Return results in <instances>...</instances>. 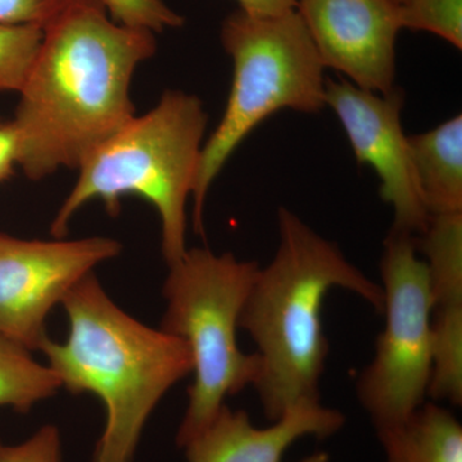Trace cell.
Instances as JSON below:
<instances>
[{"label": "cell", "instance_id": "1", "mask_svg": "<svg viewBox=\"0 0 462 462\" xmlns=\"http://www.w3.org/2000/svg\"><path fill=\"white\" fill-rule=\"evenodd\" d=\"M154 32L116 23L100 0H71L42 29L14 124L32 180L76 169L135 116L130 88L156 54Z\"/></svg>", "mask_w": 462, "mask_h": 462}, {"label": "cell", "instance_id": "2", "mask_svg": "<svg viewBox=\"0 0 462 462\" xmlns=\"http://www.w3.org/2000/svg\"><path fill=\"white\" fill-rule=\"evenodd\" d=\"M278 226L275 256L258 270L239 318V329L257 345L260 372L254 387L272 422L298 403L320 401L329 354L321 318L328 291L346 289L380 314L384 305L382 285L291 209L279 208Z\"/></svg>", "mask_w": 462, "mask_h": 462}, {"label": "cell", "instance_id": "3", "mask_svg": "<svg viewBox=\"0 0 462 462\" xmlns=\"http://www.w3.org/2000/svg\"><path fill=\"white\" fill-rule=\"evenodd\" d=\"M60 305L69 318V337L65 343L48 338L41 351L62 387L94 394L105 406V430L91 462H132L158 402L193 373L189 346L124 312L93 273Z\"/></svg>", "mask_w": 462, "mask_h": 462}, {"label": "cell", "instance_id": "4", "mask_svg": "<svg viewBox=\"0 0 462 462\" xmlns=\"http://www.w3.org/2000/svg\"><path fill=\"white\" fill-rule=\"evenodd\" d=\"M207 118L199 97L165 91L151 111L134 116L81 163L51 223V236L65 238L69 221L91 200L117 216L124 197H141L160 216L166 263H178L188 249L187 203L196 185Z\"/></svg>", "mask_w": 462, "mask_h": 462}, {"label": "cell", "instance_id": "5", "mask_svg": "<svg viewBox=\"0 0 462 462\" xmlns=\"http://www.w3.org/2000/svg\"><path fill=\"white\" fill-rule=\"evenodd\" d=\"M233 60V84L223 118L205 144L193 194V227L203 233V208L215 179L236 148L282 109L319 114L327 106L325 67L297 9L257 17L242 9L221 26Z\"/></svg>", "mask_w": 462, "mask_h": 462}, {"label": "cell", "instance_id": "6", "mask_svg": "<svg viewBox=\"0 0 462 462\" xmlns=\"http://www.w3.org/2000/svg\"><path fill=\"white\" fill-rule=\"evenodd\" d=\"M169 267L161 329L184 340L193 358L194 382L176 434L182 448L211 424L225 398L257 379L260 357L240 351L236 330L260 266L239 261L233 254L193 248Z\"/></svg>", "mask_w": 462, "mask_h": 462}, {"label": "cell", "instance_id": "7", "mask_svg": "<svg viewBox=\"0 0 462 462\" xmlns=\"http://www.w3.org/2000/svg\"><path fill=\"white\" fill-rule=\"evenodd\" d=\"M380 273L385 316L372 363L356 384L358 401L376 430L409 419L427 402L431 373V302L427 264L411 234L391 229Z\"/></svg>", "mask_w": 462, "mask_h": 462}, {"label": "cell", "instance_id": "8", "mask_svg": "<svg viewBox=\"0 0 462 462\" xmlns=\"http://www.w3.org/2000/svg\"><path fill=\"white\" fill-rule=\"evenodd\" d=\"M105 236L26 240L0 234V334L41 349L48 315L94 267L120 254Z\"/></svg>", "mask_w": 462, "mask_h": 462}, {"label": "cell", "instance_id": "9", "mask_svg": "<svg viewBox=\"0 0 462 462\" xmlns=\"http://www.w3.org/2000/svg\"><path fill=\"white\" fill-rule=\"evenodd\" d=\"M325 97L327 106L338 116L357 162L378 173L380 197L393 208L392 229L421 234L430 215L422 202L401 124L404 91L396 87L383 96L348 80H327Z\"/></svg>", "mask_w": 462, "mask_h": 462}, {"label": "cell", "instance_id": "10", "mask_svg": "<svg viewBox=\"0 0 462 462\" xmlns=\"http://www.w3.org/2000/svg\"><path fill=\"white\" fill-rule=\"evenodd\" d=\"M296 9L325 69L383 96L396 88V42L402 30L400 3L297 0Z\"/></svg>", "mask_w": 462, "mask_h": 462}, {"label": "cell", "instance_id": "11", "mask_svg": "<svg viewBox=\"0 0 462 462\" xmlns=\"http://www.w3.org/2000/svg\"><path fill=\"white\" fill-rule=\"evenodd\" d=\"M345 424L342 412L320 401L296 404L267 428L254 427L245 410L233 411L224 404L211 424L182 448L188 462H282L300 438L331 437Z\"/></svg>", "mask_w": 462, "mask_h": 462}, {"label": "cell", "instance_id": "12", "mask_svg": "<svg viewBox=\"0 0 462 462\" xmlns=\"http://www.w3.org/2000/svg\"><path fill=\"white\" fill-rule=\"evenodd\" d=\"M413 171L430 215L462 212V115L407 136Z\"/></svg>", "mask_w": 462, "mask_h": 462}, {"label": "cell", "instance_id": "13", "mask_svg": "<svg viewBox=\"0 0 462 462\" xmlns=\"http://www.w3.org/2000/svg\"><path fill=\"white\" fill-rule=\"evenodd\" d=\"M385 462H462V427L454 413L424 402L401 424L376 430Z\"/></svg>", "mask_w": 462, "mask_h": 462}, {"label": "cell", "instance_id": "14", "mask_svg": "<svg viewBox=\"0 0 462 462\" xmlns=\"http://www.w3.org/2000/svg\"><path fill=\"white\" fill-rule=\"evenodd\" d=\"M420 236L433 310L462 306V212L431 215Z\"/></svg>", "mask_w": 462, "mask_h": 462}, {"label": "cell", "instance_id": "15", "mask_svg": "<svg viewBox=\"0 0 462 462\" xmlns=\"http://www.w3.org/2000/svg\"><path fill=\"white\" fill-rule=\"evenodd\" d=\"M30 352L0 334V407L29 412L62 387L57 374L36 363Z\"/></svg>", "mask_w": 462, "mask_h": 462}, {"label": "cell", "instance_id": "16", "mask_svg": "<svg viewBox=\"0 0 462 462\" xmlns=\"http://www.w3.org/2000/svg\"><path fill=\"white\" fill-rule=\"evenodd\" d=\"M428 396L462 403V306L431 312V373Z\"/></svg>", "mask_w": 462, "mask_h": 462}, {"label": "cell", "instance_id": "17", "mask_svg": "<svg viewBox=\"0 0 462 462\" xmlns=\"http://www.w3.org/2000/svg\"><path fill=\"white\" fill-rule=\"evenodd\" d=\"M402 29L427 32L462 50V0H407L401 5Z\"/></svg>", "mask_w": 462, "mask_h": 462}, {"label": "cell", "instance_id": "18", "mask_svg": "<svg viewBox=\"0 0 462 462\" xmlns=\"http://www.w3.org/2000/svg\"><path fill=\"white\" fill-rule=\"evenodd\" d=\"M42 29L33 26L0 25V93H18L39 47Z\"/></svg>", "mask_w": 462, "mask_h": 462}, {"label": "cell", "instance_id": "19", "mask_svg": "<svg viewBox=\"0 0 462 462\" xmlns=\"http://www.w3.org/2000/svg\"><path fill=\"white\" fill-rule=\"evenodd\" d=\"M116 23L161 32L184 25V17L163 0H100Z\"/></svg>", "mask_w": 462, "mask_h": 462}, {"label": "cell", "instance_id": "20", "mask_svg": "<svg viewBox=\"0 0 462 462\" xmlns=\"http://www.w3.org/2000/svg\"><path fill=\"white\" fill-rule=\"evenodd\" d=\"M0 462H62L60 430L50 424L17 445L0 440Z\"/></svg>", "mask_w": 462, "mask_h": 462}, {"label": "cell", "instance_id": "21", "mask_svg": "<svg viewBox=\"0 0 462 462\" xmlns=\"http://www.w3.org/2000/svg\"><path fill=\"white\" fill-rule=\"evenodd\" d=\"M71 0H0V25L45 29Z\"/></svg>", "mask_w": 462, "mask_h": 462}, {"label": "cell", "instance_id": "22", "mask_svg": "<svg viewBox=\"0 0 462 462\" xmlns=\"http://www.w3.org/2000/svg\"><path fill=\"white\" fill-rule=\"evenodd\" d=\"M17 134L12 121L0 120V182L14 171L17 166Z\"/></svg>", "mask_w": 462, "mask_h": 462}, {"label": "cell", "instance_id": "23", "mask_svg": "<svg viewBox=\"0 0 462 462\" xmlns=\"http://www.w3.org/2000/svg\"><path fill=\"white\" fill-rule=\"evenodd\" d=\"M239 9L257 17H276L297 8V0H238Z\"/></svg>", "mask_w": 462, "mask_h": 462}, {"label": "cell", "instance_id": "24", "mask_svg": "<svg viewBox=\"0 0 462 462\" xmlns=\"http://www.w3.org/2000/svg\"><path fill=\"white\" fill-rule=\"evenodd\" d=\"M300 462H329V455L324 451L314 452Z\"/></svg>", "mask_w": 462, "mask_h": 462}, {"label": "cell", "instance_id": "25", "mask_svg": "<svg viewBox=\"0 0 462 462\" xmlns=\"http://www.w3.org/2000/svg\"><path fill=\"white\" fill-rule=\"evenodd\" d=\"M397 3H400V5H402V3L407 2V0H396Z\"/></svg>", "mask_w": 462, "mask_h": 462}]
</instances>
